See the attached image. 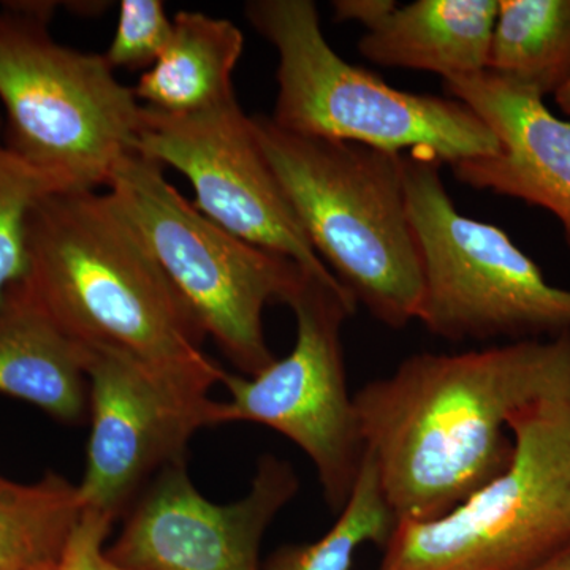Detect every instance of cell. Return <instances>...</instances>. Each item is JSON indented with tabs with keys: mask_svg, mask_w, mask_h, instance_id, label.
<instances>
[{
	"mask_svg": "<svg viewBox=\"0 0 570 570\" xmlns=\"http://www.w3.org/2000/svg\"><path fill=\"white\" fill-rule=\"evenodd\" d=\"M570 397V332L459 354L422 352L354 395L367 455L400 521L448 515L512 463L510 420Z\"/></svg>",
	"mask_w": 570,
	"mask_h": 570,
	"instance_id": "6da1fadb",
	"label": "cell"
},
{
	"mask_svg": "<svg viewBox=\"0 0 570 570\" xmlns=\"http://www.w3.org/2000/svg\"><path fill=\"white\" fill-rule=\"evenodd\" d=\"M21 284L81 347L119 356L193 406L225 374L141 236L110 194L55 190L26 227Z\"/></svg>",
	"mask_w": 570,
	"mask_h": 570,
	"instance_id": "7a4b0ae2",
	"label": "cell"
},
{
	"mask_svg": "<svg viewBox=\"0 0 570 570\" xmlns=\"http://www.w3.org/2000/svg\"><path fill=\"white\" fill-rule=\"evenodd\" d=\"M250 121L307 242L356 305L389 328L417 321L422 264L409 219L403 154L303 137L269 116Z\"/></svg>",
	"mask_w": 570,
	"mask_h": 570,
	"instance_id": "3957f363",
	"label": "cell"
},
{
	"mask_svg": "<svg viewBox=\"0 0 570 570\" xmlns=\"http://www.w3.org/2000/svg\"><path fill=\"white\" fill-rule=\"evenodd\" d=\"M245 11L279 56L269 118L281 129L390 153L407 149L450 167L499 151L497 135L468 105L400 91L344 61L326 41L313 0H253Z\"/></svg>",
	"mask_w": 570,
	"mask_h": 570,
	"instance_id": "277c9868",
	"label": "cell"
},
{
	"mask_svg": "<svg viewBox=\"0 0 570 570\" xmlns=\"http://www.w3.org/2000/svg\"><path fill=\"white\" fill-rule=\"evenodd\" d=\"M52 11L47 2L0 10L3 137L59 189L97 190L135 153L141 104L104 55L55 40Z\"/></svg>",
	"mask_w": 570,
	"mask_h": 570,
	"instance_id": "5b68a950",
	"label": "cell"
},
{
	"mask_svg": "<svg viewBox=\"0 0 570 570\" xmlns=\"http://www.w3.org/2000/svg\"><path fill=\"white\" fill-rule=\"evenodd\" d=\"M107 187L176 295L232 365L247 377L272 365L265 307L291 305L309 273L214 224L168 183L163 165L140 154L124 157Z\"/></svg>",
	"mask_w": 570,
	"mask_h": 570,
	"instance_id": "8992f818",
	"label": "cell"
},
{
	"mask_svg": "<svg viewBox=\"0 0 570 570\" xmlns=\"http://www.w3.org/2000/svg\"><path fill=\"white\" fill-rule=\"evenodd\" d=\"M441 167L426 154H403L409 219L422 264L420 324L449 343H519L569 333V288L550 284L497 225L461 214Z\"/></svg>",
	"mask_w": 570,
	"mask_h": 570,
	"instance_id": "52a82bcc",
	"label": "cell"
},
{
	"mask_svg": "<svg viewBox=\"0 0 570 570\" xmlns=\"http://www.w3.org/2000/svg\"><path fill=\"white\" fill-rule=\"evenodd\" d=\"M501 475L441 519L400 521L379 570H524L570 542V397L510 420Z\"/></svg>",
	"mask_w": 570,
	"mask_h": 570,
	"instance_id": "ba28073f",
	"label": "cell"
},
{
	"mask_svg": "<svg viewBox=\"0 0 570 570\" xmlns=\"http://www.w3.org/2000/svg\"><path fill=\"white\" fill-rule=\"evenodd\" d=\"M288 306L295 347L257 376L225 374L230 400L217 401L214 425L250 422L283 434L306 453L326 505L340 513L366 455L343 348V326L358 305L343 284L306 275Z\"/></svg>",
	"mask_w": 570,
	"mask_h": 570,
	"instance_id": "9c48e42d",
	"label": "cell"
},
{
	"mask_svg": "<svg viewBox=\"0 0 570 570\" xmlns=\"http://www.w3.org/2000/svg\"><path fill=\"white\" fill-rule=\"evenodd\" d=\"M135 153L186 176L195 208L250 245L341 284L299 227L236 97L189 115L142 107Z\"/></svg>",
	"mask_w": 570,
	"mask_h": 570,
	"instance_id": "30bf717a",
	"label": "cell"
},
{
	"mask_svg": "<svg viewBox=\"0 0 570 570\" xmlns=\"http://www.w3.org/2000/svg\"><path fill=\"white\" fill-rule=\"evenodd\" d=\"M298 490L294 466L264 455L245 497L216 504L194 485L187 461L171 464L124 515L108 558L127 570H262L265 532Z\"/></svg>",
	"mask_w": 570,
	"mask_h": 570,
	"instance_id": "8fae6325",
	"label": "cell"
},
{
	"mask_svg": "<svg viewBox=\"0 0 570 570\" xmlns=\"http://www.w3.org/2000/svg\"><path fill=\"white\" fill-rule=\"evenodd\" d=\"M85 354L92 428L78 491L82 508L116 521L159 472L187 461L194 434L216 426L217 401L193 406L119 356Z\"/></svg>",
	"mask_w": 570,
	"mask_h": 570,
	"instance_id": "7c38bea8",
	"label": "cell"
},
{
	"mask_svg": "<svg viewBox=\"0 0 570 570\" xmlns=\"http://www.w3.org/2000/svg\"><path fill=\"white\" fill-rule=\"evenodd\" d=\"M452 99L468 105L493 130L499 151L452 165L472 189L491 190L557 216L570 249V122L543 97L493 71L444 81Z\"/></svg>",
	"mask_w": 570,
	"mask_h": 570,
	"instance_id": "4fadbf2b",
	"label": "cell"
},
{
	"mask_svg": "<svg viewBox=\"0 0 570 570\" xmlns=\"http://www.w3.org/2000/svg\"><path fill=\"white\" fill-rule=\"evenodd\" d=\"M85 348L14 284L0 303V393L63 423H80L89 407Z\"/></svg>",
	"mask_w": 570,
	"mask_h": 570,
	"instance_id": "5bb4252c",
	"label": "cell"
},
{
	"mask_svg": "<svg viewBox=\"0 0 570 570\" xmlns=\"http://www.w3.org/2000/svg\"><path fill=\"white\" fill-rule=\"evenodd\" d=\"M499 0H415L397 6L358 41L367 61L441 75L471 77L489 67Z\"/></svg>",
	"mask_w": 570,
	"mask_h": 570,
	"instance_id": "9a60e30c",
	"label": "cell"
},
{
	"mask_svg": "<svg viewBox=\"0 0 570 570\" xmlns=\"http://www.w3.org/2000/svg\"><path fill=\"white\" fill-rule=\"evenodd\" d=\"M243 50L245 36L234 22L181 10L167 48L132 88L135 97L168 115L216 107L236 97L232 78Z\"/></svg>",
	"mask_w": 570,
	"mask_h": 570,
	"instance_id": "2e32d148",
	"label": "cell"
},
{
	"mask_svg": "<svg viewBox=\"0 0 570 570\" xmlns=\"http://www.w3.org/2000/svg\"><path fill=\"white\" fill-rule=\"evenodd\" d=\"M487 70L557 96L570 82V0H499Z\"/></svg>",
	"mask_w": 570,
	"mask_h": 570,
	"instance_id": "e0dca14e",
	"label": "cell"
},
{
	"mask_svg": "<svg viewBox=\"0 0 570 570\" xmlns=\"http://www.w3.org/2000/svg\"><path fill=\"white\" fill-rule=\"evenodd\" d=\"M82 510L78 485L56 472L36 483L0 474V570L61 561Z\"/></svg>",
	"mask_w": 570,
	"mask_h": 570,
	"instance_id": "ac0fdd59",
	"label": "cell"
},
{
	"mask_svg": "<svg viewBox=\"0 0 570 570\" xmlns=\"http://www.w3.org/2000/svg\"><path fill=\"white\" fill-rule=\"evenodd\" d=\"M396 524L376 466L366 453L335 524L314 542L281 547L265 562L264 570H351L360 547L376 543L384 549Z\"/></svg>",
	"mask_w": 570,
	"mask_h": 570,
	"instance_id": "d6986e66",
	"label": "cell"
},
{
	"mask_svg": "<svg viewBox=\"0 0 570 570\" xmlns=\"http://www.w3.org/2000/svg\"><path fill=\"white\" fill-rule=\"evenodd\" d=\"M59 189L47 175L11 151L0 121V303L26 272V227L33 206Z\"/></svg>",
	"mask_w": 570,
	"mask_h": 570,
	"instance_id": "ffe728a7",
	"label": "cell"
},
{
	"mask_svg": "<svg viewBox=\"0 0 570 570\" xmlns=\"http://www.w3.org/2000/svg\"><path fill=\"white\" fill-rule=\"evenodd\" d=\"M171 31L174 20L160 0H122L105 59L112 70H149L167 48Z\"/></svg>",
	"mask_w": 570,
	"mask_h": 570,
	"instance_id": "44dd1931",
	"label": "cell"
},
{
	"mask_svg": "<svg viewBox=\"0 0 570 570\" xmlns=\"http://www.w3.org/2000/svg\"><path fill=\"white\" fill-rule=\"evenodd\" d=\"M112 523L115 521L110 517L82 510L80 521L63 550L59 570H127L112 562L107 554L105 542Z\"/></svg>",
	"mask_w": 570,
	"mask_h": 570,
	"instance_id": "7402d4cb",
	"label": "cell"
},
{
	"mask_svg": "<svg viewBox=\"0 0 570 570\" xmlns=\"http://www.w3.org/2000/svg\"><path fill=\"white\" fill-rule=\"evenodd\" d=\"M400 3L396 0H335V20L340 22H358L367 31L381 24Z\"/></svg>",
	"mask_w": 570,
	"mask_h": 570,
	"instance_id": "603a6c76",
	"label": "cell"
},
{
	"mask_svg": "<svg viewBox=\"0 0 570 570\" xmlns=\"http://www.w3.org/2000/svg\"><path fill=\"white\" fill-rule=\"evenodd\" d=\"M524 570H570V542L547 557L546 560Z\"/></svg>",
	"mask_w": 570,
	"mask_h": 570,
	"instance_id": "cb8c5ba5",
	"label": "cell"
},
{
	"mask_svg": "<svg viewBox=\"0 0 570 570\" xmlns=\"http://www.w3.org/2000/svg\"><path fill=\"white\" fill-rule=\"evenodd\" d=\"M554 100H557L558 107H560L566 115L570 116V82L554 96Z\"/></svg>",
	"mask_w": 570,
	"mask_h": 570,
	"instance_id": "d4e9b609",
	"label": "cell"
},
{
	"mask_svg": "<svg viewBox=\"0 0 570 570\" xmlns=\"http://www.w3.org/2000/svg\"><path fill=\"white\" fill-rule=\"evenodd\" d=\"M59 562H47V564L33 566V568L22 569V570H59Z\"/></svg>",
	"mask_w": 570,
	"mask_h": 570,
	"instance_id": "484cf974",
	"label": "cell"
}]
</instances>
